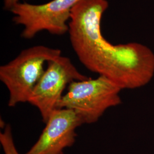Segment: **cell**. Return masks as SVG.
<instances>
[{
	"label": "cell",
	"instance_id": "1",
	"mask_svg": "<svg viewBox=\"0 0 154 154\" xmlns=\"http://www.w3.org/2000/svg\"><path fill=\"white\" fill-rule=\"evenodd\" d=\"M107 0H81L72 9L69 38L79 61L122 89L145 86L154 75V54L144 45L111 44L102 35L101 20Z\"/></svg>",
	"mask_w": 154,
	"mask_h": 154
},
{
	"label": "cell",
	"instance_id": "2",
	"mask_svg": "<svg viewBox=\"0 0 154 154\" xmlns=\"http://www.w3.org/2000/svg\"><path fill=\"white\" fill-rule=\"evenodd\" d=\"M61 55V50L44 45L23 50L16 57L0 67V80L9 92V107L28 102L49 61Z\"/></svg>",
	"mask_w": 154,
	"mask_h": 154
},
{
	"label": "cell",
	"instance_id": "3",
	"mask_svg": "<svg viewBox=\"0 0 154 154\" xmlns=\"http://www.w3.org/2000/svg\"><path fill=\"white\" fill-rule=\"evenodd\" d=\"M116 83L102 75L95 79L89 78L76 81L67 87V91L58 103V109L73 111L83 124L98 121L105 111L122 103L121 91Z\"/></svg>",
	"mask_w": 154,
	"mask_h": 154
},
{
	"label": "cell",
	"instance_id": "4",
	"mask_svg": "<svg viewBox=\"0 0 154 154\" xmlns=\"http://www.w3.org/2000/svg\"><path fill=\"white\" fill-rule=\"evenodd\" d=\"M81 0H51L42 4L18 2L11 10L13 21L23 26L21 36L34 38L37 33L45 30L57 35L69 32L67 23L70 20L72 8Z\"/></svg>",
	"mask_w": 154,
	"mask_h": 154
},
{
	"label": "cell",
	"instance_id": "5",
	"mask_svg": "<svg viewBox=\"0 0 154 154\" xmlns=\"http://www.w3.org/2000/svg\"><path fill=\"white\" fill-rule=\"evenodd\" d=\"M88 78L78 70L69 58L60 55L47 63L44 73L28 102L38 109L46 123L51 113L58 109L66 88L74 81Z\"/></svg>",
	"mask_w": 154,
	"mask_h": 154
},
{
	"label": "cell",
	"instance_id": "6",
	"mask_svg": "<svg viewBox=\"0 0 154 154\" xmlns=\"http://www.w3.org/2000/svg\"><path fill=\"white\" fill-rule=\"evenodd\" d=\"M38 139L25 154H64L75 142L78 127L83 124L73 111L58 109L50 116Z\"/></svg>",
	"mask_w": 154,
	"mask_h": 154
},
{
	"label": "cell",
	"instance_id": "7",
	"mask_svg": "<svg viewBox=\"0 0 154 154\" xmlns=\"http://www.w3.org/2000/svg\"><path fill=\"white\" fill-rule=\"evenodd\" d=\"M0 143L4 154H20L14 144L10 125H6L4 131L0 133Z\"/></svg>",
	"mask_w": 154,
	"mask_h": 154
},
{
	"label": "cell",
	"instance_id": "8",
	"mask_svg": "<svg viewBox=\"0 0 154 154\" xmlns=\"http://www.w3.org/2000/svg\"><path fill=\"white\" fill-rule=\"evenodd\" d=\"M19 2V0H4V9L6 11H11L12 8Z\"/></svg>",
	"mask_w": 154,
	"mask_h": 154
}]
</instances>
